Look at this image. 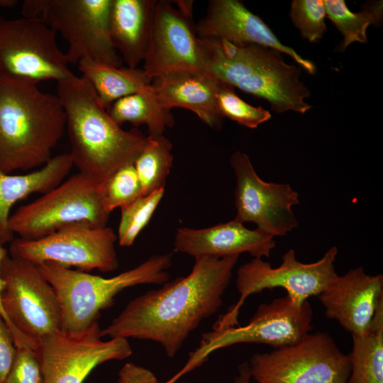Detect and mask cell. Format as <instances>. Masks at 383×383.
Listing matches in <instances>:
<instances>
[{
  "mask_svg": "<svg viewBox=\"0 0 383 383\" xmlns=\"http://www.w3.org/2000/svg\"><path fill=\"white\" fill-rule=\"evenodd\" d=\"M182 383H185V382H182Z\"/></svg>",
  "mask_w": 383,
  "mask_h": 383,
  "instance_id": "cell-37",
  "label": "cell"
},
{
  "mask_svg": "<svg viewBox=\"0 0 383 383\" xmlns=\"http://www.w3.org/2000/svg\"><path fill=\"white\" fill-rule=\"evenodd\" d=\"M16 350L12 332L0 313V383H3L12 367Z\"/></svg>",
  "mask_w": 383,
  "mask_h": 383,
  "instance_id": "cell-33",
  "label": "cell"
},
{
  "mask_svg": "<svg viewBox=\"0 0 383 383\" xmlns=\"http://www.w3.org/2000/svg\"><path fill=\"white\" fill-rule=\"evenodd\" d=\"M290 16L301 37L313 43L319 40L326 31V9L323 0H294Z\"/></svg>",
  "mask_w": 383,
  "mask_h": 383,
  "instance_id": "cell-31",
  "label": "cell"
},
{
  "mask_svg": "<svg viewBox=\"0 0 383 383\" xmlns=\"http://www.w3.org/2000/svg\"><path fill=\"white\" fill-rule=\"evenodd\" d=\"M117 240V235L110 227L73 223L37 240L14 238L9 254L36 265L53 262L84 272H110L118 268Z\"/></svg>",
  "mask_w": 383,
  "mask_h": 383,
  "instance_id": "cell-13",
  "label": "cell"
},
{
  "mask_svg": "<svg viewBox=\"0 0 383 383\" xmlns=\"http://www.w3.org/2000/svg\"><path fill=\"white\" fill-rule=\"evenodd\" d=\"M172 143L163 135H148L144 147L133 162L142 188V196L165 188L174 156Z\"/></svg>",
  "mask_w": 383,
  "mask_h": 383,
  "instance_id": "cell-26",
  "label": "cell"
},
{
  "mask_svg": "<svg viewBox=\"0 0 383 383\" xmlns=\"http://www.w3.org/2000/svg\"><path fill=\"white\" fill-rule=\"evenodd\" d=\"M110 213L106 209L104 186L78 172L10 216L9 226L23 240L48 235L73 223L105 227Z\"/></svg>",
  "mask_w": 383,
  "mask_h": 383,
  "instance_id": "cell-8",
  "label": "cell"
},
{
  "mask_svg": "<svg viewBox=\"0 0 383 383\" xmlns=\"http://www.w3.org/2000/svg\"><path fill=\"white\" fill-rule=\"evenodd\" d=\"M3 383H44L36 350L17 348L13 365Z\"/></svg>",
  "mask_w": 383,
  "mask_h": 383,
  "instance_id": "cell-32",
  "label": "cell"
},
{
  "mask_svg": "<svg viewBox=\"0 0 383 383\" xmlns=\"http://www.w3.org/2000/svg\"><path fill=\"white\" fill-rule=\"evenodd\" d=\"M8 254H9L8 250L4 246L0 245V270H1V265L2 261L4 260V259ZM1 287H2V281H1V275H0V294H1ZM0 313L3 316L9 328H10L9 320L5 314V312L4 311V309L1 303V298H0Z\"/></svg>",
  "mask_w": 383,
  "mask_h": 383,
  "instance_id": "cell-36",
  "label": "cell"
},
{
  "mask_svg": "<svg viewBox=\"0 0 383 383\" xmlns=\"http://www.w3.org/2000/svg\"><path fill=\"white\" fill-rule=\"evenodd\" d=\"M323 2L326 16L343 35L342 50L354 42L366 43L368 26L379 25L382 21V1L370 3L358 13L350 11L343 0H324Z\"/></svg>",
  "mask_w": 383,
  "mask_h": 383,
  "instance_id": "cell-27",
  "label": "cell"
},
{
  "mask_svg": "<svg viewBox=\"0 0 383 383\" xmlns=\"http://www.w3.org/2000/svg\"><path fill=\"white\" fill-rule=\"evenodd\" d=\"M255 383H347L351 365L326 332L309 333L295 344L255 353L250 359Z\"/></svg>",
  "mask_w": 383,
  "mask_h": 383,
  "instance_id": "cell-11",
  "label": "cell"
},
{
  "mask_svg": "<svg viewBox=\"0 0 383 383\" xmlns=\"http://www.w3.org/2000/svg\"><path fill=\"white\" fill-rule=\"evenodd\" d=\"M112 0H26L23 16L40 18L67 41L69 64L83 59L121 67L110 33Z\"/></svg>",
  "mask_w": 383,
  "mask_h": 383,
  "instance_id": "cell-7",
  "label": "cell"
},
{
  "mask_svg": "<svg viewBox=\"0 0 383 383\" xmlns=\"http://www.w3.org/2000/svg\"><path fill=\"white\" fill-rule=\"evenodd\" d=\"M106 110L113 121L120 126L126 123L135 126L146 125L149 135H163L167 128L174 124L172 113L159 103L152 84L136 93L115 101Z\"/></svg>",
  "mask_w": 383,
  "mask_h": 383,
  "instance_id": "cell-24",
  "label": "cell"
},
{
  "mask_svg": "<svg viewBox=\"0 0 383 383\" xmlns=\"http://www.w3.org/2000/svg\"><path fill=\"white\" fill-rule=\"evenodd\" d=\"M1 303L16 348L37 349L43 338L61 330L55 292L36 265L9 254L0 270Z\"/></svg>",
  "mask_w": 383,
  "mask_h": 383,
  "instance_id": "cell-6",
  "label": "cell"
},
{
  "mask_svg": "<svg viewBox=\"0 0 383 383\" xmlns=\"http://www.w3.org/2000/svg\"><path fill=\"white\" fill-rule=\"evenodd\" d=\"M196 26L200 38L225 40L235 45L254 44L286 53L309 73L314 74L315 65L282 44L268 26L238 0H211L206 15Z\"/></svg>",
  "mask_w": 383,
  "mask_h": 383,
  "instance_id": "cell-18",
  "label": "cell"
},
{
  "mask_svg": "<svg viewBox=\"0 0 383 383\" xmlns=\"http://www.w3.org/2000/svg\"><path fill=\"white\" fill-rule=\"evenodd\" d=\"M233 383H253L248 362H243L238 366V374Z\"/></svg>",
  "mask_w": 383,
  "mask_h": 383,
  "instance_id": "cell-35",
  "label": "cell"
},
{
  "mask_svg": "<svg viewBox=\"0 0 383 383\" xmlns=\"http://www.w3.org/2000/svg\"><path fill=\"white\" fill-rule=\"evenodd\" d=\"M172 253L154 255L135 267L105 278L75 270L53 262L37 267L54 289L61 312V331L79 335L98 321L102 310L126 288L138 284H161L169 279Z\"/></svg>",
  "mask_w": 383,
  "mask_h": 383,
  "instance_id": "cell-5",
  "label": "cell"
},
{
  "mask_svg": "<svg viewBox=\"0 0 383 383\" xmlns=\"http://www.w3.org/2000/svg\"><path fill=\"white\" fill-rule=\"evenodd\" d=\"M142 196V188L133 164L118 170L104 186L106 209L111 213Z\"/></svg>",
  "mask_w": 383,
  "mask_h": 383,
  "instance_id": "cell-30",
  "label": "cell"
},
{
  "mask_svg": "<svg viewBox=\"0 0 383 383\" xmlns=\"http://www.w3.org/2000/svg\"><path fill=\"white\" fill-rule=\"evenodd\" d=\"M317 296L328 318L337 321L352 335H361L383 302V276L356 267L337 274Z\"/></svg>",
  "mask_w": 383,
  "mask_h": 383,
  "instance_id": "cell-17",
  "label": "cell"
},
{
  "mask_svg": "<svg viewBox=\"0 0 383 383\" xmlns=\"http://www.w3.org/2000/svg\"><path fill=\"white\" fill-rule=\"evenodd\" d=\"M156 0L143 70L153 79L181 72H204L192 18V1Z\"/></svg>",
  "mask_w": 383,
  "mask_h": 383,
  "instance_id": "cell-15",
  "label": "cell"
},
{
  "mask_svg": "<svg viewBox=\"0 0 383 383\" xmlns=\"http://www.w3.org/2000/svg\"><path fill=\"white\" fill-rule=\"evenodd\" d=\"M218 84V80L205 72H181L156 78L152 87L165 109H188L212 129L220 130L223 118L216 106Z\"/></svg>",
  "mask_w": 383,
  "mask_h": 383,
  "instance_id": "cell-20",
  "label": "cell"
},
{
  "mask_svg": "<svg viewBox=\"0 0 383 383\" xmlns=\"http://www.w3.org/2000/svg\"><path fill=\"white\" fill-rule=\"evenodd\" d=\"M352 338L351 370L347 383H383V302L368 330Z\"/></svg>",
  "mask_w": 383,
  "mask_h": 383,
  "instance_id": "cell-25",
  "label": "cell"
},
{
  "mask_svg": "<svg viewBox=\"0 0 383 383\" xmlns=\"http://www.w3.org/2000/svg\"><path fill=\"white\" fill-rule=\"evenodd\" d=\"M78 68L106 109L115 101L143 89L152 81L143 68L114 67L87 59L79 60Z\"/></svg>",
  "mask_w": 383,
  "mask_h": 383,
  "instance_id": "cell-23",
  "label": "cell"
},
{
  "mask_svg": "<svg viewBox=\"0 0 383 383\" xmlns=\"http://www.w3.org/2000/svg\"><path fill=\"white\" fill-rule=\"evenodd\" d=\"M238 257H196L188 275L131 300L101 329V337L152 340L173 357L190 333L221 306Z\"/></svg>",
  "mask_w": 383,
  "mask_h": 383,
  "instance_id": "cell-1",
  "label": "cell"
},
{
  "mask_svg": "<svg viewBox=\"0 0 383 383\" xmlns=\"http://www.w3.org/2000/svg\"><path fill=\"white\" fill-rule=\"evenodd\" d=\"M66 116L57 95L38 84L0 74V170L41 167L62 138Z\"/></svg>",
  "mask_w": 383,
  "mask_h": 383,
  "instance_id": "cell-3",
  "label": "cell"
},
{
  "mask_svg": "<svg viewBox=\"0 0 383 383\" xmlns=\"http://www.w3.org/2000/svg\"><path fill=\"white\" fill-rule=\"evenodd\" d=\"M275 246L274 237L256 228L250 230L234 218L205 228H178L174 250L198 257H223L247 252L254 258L269 257Z\"/></svg>",
  "mask_w": 383,
  "mask_h": 383,
  "instance_id": "cell-19",
  "label": "cell"
},
{
  "mask_svg": "<svg viewBox=\"0 0 383 383\" xmlns=\"http://www.w3.org/2000/svg\"><path fill=\"white\" fill-rule=\"evenodd\" d=\"M156 0H112L110 33L113 46L127 67L143 62Z\"/></svg>",
  "mask_w": 383,
  "mask_h": 383,
  "instance_id": "cell-21",
  "label": "cell"
},
{
  "mask_svg": "<svg viewBox=\"0 0 383 383\" xmlns=\"http://www.w3.org/2000/svg\"><path fill=\"white\" fill-rule=\"evenodd\" d=\"M338 248L333 246L313 263H303L289 249L282 257V263L272 267L262 258H254L240 266L237 271L236 288L240 294L237 303L218 318L212 331H221L238 325V315L245 299L265 289L281 287L294 301L302 304L313 296H318L338 274L335 261Z\"/></svg>",
  "mask_w": 383,
  "mask_h": 383,
  "instance_id": "cell-10",
  "label": "cell"
},
{
  "mask_svg": "<svg viewBox=\"0 0 383 383\" xmlns=\"http://www.w3.org/2000/svg\"><path fill=\"white\" fill-rule=\"evenodd\" d=\"M199 40L204 72L217 80L268 101L277 113H305L311 108L304 101L310 91L299 80L300 69L287 64L278 50L225 40Z\"/></svg>",
  "mask_w": 383,
  "mask_h": 383,
  "instance_id": "cell-4",
  "label": "cell"
},
{
  "mask_svg": "<svg viewBox=\"0 0 383 383\" xmlns=\"http://www.w3.org/2000/svg\"><path fill=\"white\" fill-rule=\"evenodd\" d=\"M216 106L222 118L226 117L250 128H256L271 118L268 111L246 103L236 94L234 87L220 81Z\"/></svg>",
  "mask_w": 383,
  "mask_h": 383,
  "instance_id": "cell-29",
  "label": "cell"
},
{
  "mask_svg": "<svg viewBox=\"0 0 383 383\" xmlns=\"http://www.w3.org/2000/svg\"><path fill=\"white\" fill-rule=\"evenodd\" d=\"M99 322L72 335L61 330L41 339L36 349L44 383H83L99 365L133 353L127 339L101 340Z\"/></svg>",
  "mask_w": 383,
  "mask_h": 383,
  "instance_id": "cell-14",
  "label": "cell"
},
{
  "mask_svg": "<svg viewBox=\"0 0 383 383\" xmlns=\"http://www.w3.org/2000/svg\"><path fill=\"white\" fill-rule=\"evenodd\" d=\"M117 383H160L150 370L133 362H127L118 374Z\"/></svg>",
  "mask_w": 383,
  "mask_h": 383,
  "instance_id": "cell-34",
  "label": "cell"
},
{
  "mask_svg": "<svg viewBox=\"0 0 383 383\" xmlns=\"http://www.w3.org/2000/svg\"><path fill=\"white\" fill-rule=\"evenodd\" d=\"M56 33L37 17L0 18V74L38 84L73 74Z\"/></svg>",
  "mask_w": 383,
  "mask_h": 383,
  "instance_id": "cell-12",
  "label": "cell"
},
{
  "mask_svg": "<svg viewBox=\"0 0 383 383\" xmlns=\"http://www.w3.org/2000/svg\"><path fill=\"white\" fill-rule=\"evenodd\" d=\"M230 162L236 179V220L254 223L257 228L272 237L284 236L298 226L292 209L300 203L297 192L288 184L263 181L245 153L235 151Z\"/></svg>",
  "mask_w": 383,
  "mask_h": 383,
  "instance_id": "cell-16",
  "label": "cell"
},
{
  "mask_svg": "<svg viewBox=\"0 0 383 383\" xmlns=\"http://www.w3.org/2000/svg\"><path fill=\"white\" fill-rule=\"evenodd\" d=\"M312 321L313 310L308 301L298 304L286 295L262 304L246 325L204 333L184 367L164 383H175L201 366L212 353L231 345L260 343L277 349L295 344L311 333Z\"/></svg>",
  "mask_w": 383,
  "mask_h": 383,
  "instance_id": "cell-9",
  "label": "cell"
},
{
  "mask_svg": "<svg viewBox=\"0 0 383 383\" xmlns=\"http://www.w3.org/2000/svg\"><path fill=\"white\" fill-rule=\"evenodd\" d=\"M73 166L70 153H62L28 174H11L0 170V245L11 243L15 238L9 226L11 207L30 194H44L57 187Z\"/></svg>",
  "mask_w": 383,
  "mask_h": 383,
  "instance_id": "cell-22",
  "label": "cell"
},
{
  "mask_svg": "<svg viewBox=\"0 0 383 383\" xmlns=\"http://www.w3.org/2000/svg\"><path fill=\"white\" fill-rule=\"evenodd\" d=\"M165 188L142 196L121 208L118 241L121 246L132 245L141 231L148 225L163 197Z\"/></svg>",
  "mask_w": 383,
  "mask_h": 383,
  "instance_id": "cell-28",
  "label": "cell"
},
{
  "mask_svg": "<svg viewBox=\"0 0 383 383\" xmlns=\"http://www.w3.org/2000/svg\"><path fill=\"white\" fill-rule=\"evenodd\" d=\"M66 116L73 165L79 172L104 186L118 170L134 161L147 137L116 124L82 77L72 74L57 82V94Z\"/></svg>",
  "mask_w": 383,
  "mask_h": 383,
  "instance_id": "cell-2",
  "label": "cell"
}]
</instances>
